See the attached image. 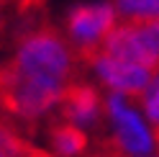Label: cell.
I'll list each match as a JSON object with an SVG mask.
<instances>
[{"label":"cell","mask_w":159,"mask_h":157,"mask_svg":"<svg viewBox=\"0 0 159 157\" xmlns=\"http://www.w3.org/2000/svg\"><path fill=\"white\" fill-rule=\"evenodd\" d=\"M5 64H11L18 72L57 80L62 85L77 80V70H80V59L75 49L69 46L67 36L49 21H41L34 28L18 34L13 54Z\"/></svg>","instance_id":"1"},{"label":"cell","mask_w":159,"mask_h":157,"mask_svg":"<svg viewBox=\"0 0 159 157\" xmlns=\"http://www.w3.org/2000/svg\"><path fill=\"white\" fill-rule=\"evenodd\" d=\"M118 26L116 8L111 0H93L77 3L64 16V36L75 49L80 64H90L105 44V39Z\"/></svg>","instance_id":"2"},{"label":"cell","mask_w":159,"mask_h":157,"mask_svg":"<svg viewBox=\"0 0 159 157\" xmlns=\"http://www.w3.org/2000/svg\"><path fill=\"white\" fill-rule=\"evenodd\" d=\"M105 116L111 119V126H113L111 139L126 157H141V155H152L157 150L154 129L128 103V98L118 95V93H108L105 95Z\"/></svg>","instance_id":"3"},{"label":"cell","mask_w":159,"mask_h":157,"mask_svg":"<svg viewBox=\"0 0 159 157\" xmlns=\"http://www.w3.org/2000/svg\"><path fill=\"white\" fill-rule=\"evenodd\" d=\"M59 119L80 126V129H98L105 119V98L93 83L72 80L59 98Z\"/></svg>","instance_id":"4"},{"label":"cell","mask_w":159,"mask_h":157,"mask_svg":"<svg viewBox=\"0 0 159 157\" xmlns=\"http://www.w3.org/2000/svg\"><path fill=\"white\" fill-rule=\"evenodd\" d=\"M90 67H93L95 77L108 90L123 95V98H141L157 75L149 67L123 62V59H116V57H108V54H98L90 62Z\"/></svg>","instance_id":"5"},{"label":"cell","mask_w":159,"mask_h":157,"mask_svg":"<svg viewBox=\"0 0 159 157\" xmlns=\"http://www.w3.org/2000/svg\"><path fill=\"white\" fill-rule=\"evenodd\" d=\"M46 139H49V147H52L54 157H85L87 150H90L87 131L64 121V119H57L49 124Z\"/></svg>","instance_id":"6"},{"label":"cell","mask_w":159,"mask_h":157,"mask_svg":"<svg viewBox=\"0 0 159 157\" xmlns=\"http://www.w3.org/2000/svg\"><path fill=\"white\" fill-rule=\"evenodd\" d=\"M111 5L116 8V16L126 23L159 18V0H111Z\"/></svg>","instance_id":"7"},{"label":"cell","mask_w":159,"mask_h":157,"mask_svg":"<svg viewBox=\"0 0 159 157\" xmlns=\"http://www.w3.org/2000/svg\"><path fill=\"white\" fill-rule=\"evenodd\" d=\"M139 103H141V111L146 113V121L152 124V129H159V72L154 75L146 93L139 98Z\"/></svg>","instance_id":"8"},{"label":"cell","mask_w":159,"mask_h":157,"mask_svg":"<svg viewBox=\"0 0 159 157\" xmlns=\"http://www.w3.org/2000/svg\"><path fill=\"white\" fill-rule=\"evenodd\" d=\"M85 157H126V155L116 147V142L111 139V136H100L98 144H95V150L90 155H85Z\"/></svg>","instance_id":"9"},{"label":"cell","mask_w":159,"mask_h":157,"mask_svg":"<svg viewBox=\"0 0 159 157\" xmlns=\"http://www.w3.org/2000/svg\"><path fill=\"white\" fill-rule=\"evenodd\" d=\"M31 5H34V8H41V5H44V0H23V3H21L23 11H26V8H31Z\"/></svg>","instance_id":"10"},{"label":"cell","mask_w":159,"mask_h":157,"mask_svg":"<svg viewBox=\"0 0 159 157\" xmlns=\"http://www.w3.org/2000/svg\"><path fill=\"white\" fill-rule=\"evenodd\" d=\"M0 157H13L11 152H8V147L3 144V139H0Z\"/></svg>","instance_id":"11"},{"label":"cell","mask_w":159,"mask_h":157,"mask_svg":"<svg viewBox=\"0 0 159 157\" xmlns=\"http://www.w3.org/2000/svg\"><path fill=\"white\" fill-rule=\"evenodd\" d=\"M154 142H157V150H159V129H154Z\"/></svg>","instance_id":"12"},{"label":"cell","mask_w":159,"mask_h":157,"mask_svg":"<svg viewBox=\"0 0 159 157\" xmlns=\"http://www.w3.org/2000/svg\"><path fill=\"white\" fill-rule=\"evenodd\" d=\"M3 3V0H0ZM0 36H3V11H0Z\"/></svg>","instance_id":"13"},{"label":"cell","mask_w":159,"mask_h":157,"mask_svg":"<svg viewBox=\"0 0 159 157\" xmlns=\"http://www.w3.org/2000/svg\"><path fill=\"white\" fill-rule=\"evenodd\" d=\"M141 157H159V152H152V155H141Z\"/></svg>","instance_id":"14"}]
</instances>
